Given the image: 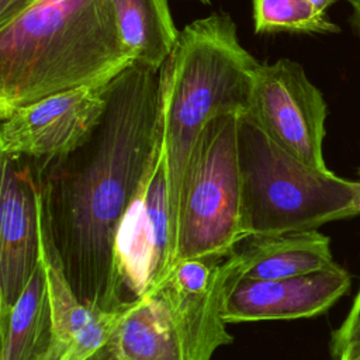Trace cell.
Wrapping results in <instances>:
<instances>
[{
	"label": "cell",
	"mask_w": 360,
	"mask_h": 360,
	"mask_svg": "<svg viewBox=\"0 0 360 360\" xmlns=\"http://www.w3.org/2000/svg\"><path fill=\"white\" fill-rule=\"evenodd\" d=\"M163 155L159 73L134 62L107 86L105 110L75 150L38 160L41 205L65 276L77 298L103 311L125 298L120 225Z\"/></svg>",
	"instance_id": "6da1fadb"
},
{
	"label": "cell",
	"mask_w": 360,
	"mask_h": 360,
	"mask_svg": "<svg viewBox=\"0 0 360 360\" xmlns=\"http://www.w3.org/2000/svg\"><path fill=\"white\" fill-rule=\"evenodd\" d=\"M132 63L111 0H39L0 27V120L56 93L108 84Z\"/></svg>",
	"instance_id": "7a4b0ae2"
},
{
	"label": "cell",
	"mask_w": 360,
	"mask_h": 360,
	"mask_svg": "<svg viewBox=\"0 0 360 360\" xmlns=\"http://www.w3.org/2000/svg\"><path fill=\"white\" fill-rule=\"evenodd\" d=\"M260 62L248 52L226 13L186 25L159 70L163 159L174 232L181 181L205 125L218 115L249 110Z\"/></svg>",
	"instance_id": "3957f363"
},
{
	"label": "cell",
	"mask_w": 360,
	"mask_h": 360,
	"mask_svg": "<svg viewBox=\"0 0 360 360\" xmlns=\"http://www.w3.org/2000/svg\"><path fill=\"white\" fill-rule=\"evenodd\" d=\"M238 148L250 236L312 231L360 214L357 181L294 158L246 114L238 118Z\"/></svg>",
	"instance_id": "277c9868"
},
{
	"label": "cell",
	"mask_w": 360,
	"mask_h": 360,
	"mask_svg": "<svg viewBox=\"0 0 360 360\" xmlns=\"http://www.w3.org/2000/svg\"><path fill=\"white\" fill-rule=\"evenodd\" d=\"M236 114L211 120L191 153L180 188L176 260L225 256L249 229L238 148Z\"/></svg>",
	"instance_id": "5b68a950"
},
{
	"label": "cell",
	"mask_w": 360,
	"mask_h": 360,
	"mask_svg": "<svg viewBox=\"0 0 360 360\" xmlns=\"http://www.w3.org/2000/svg\"><path fill=\"white\" fill-rule=\"evenodd\" d=\"M250 266L252 257L240 243L225 256L177 260L158 287L155 292L167 307L187 360H211L221 346L233 342L224 311Z\"/></svg>",
	"instance_id": "8992f818"
},
{
	"label": "cell",
	"mask_w": 360,
	"mask_h": 360,
	"mask_svg": "<svg viewBox=\"0 0 360 360\" xmlns=\"http://www.w3.org/2000/svg\"><path fill=\"white\" fill-rule=\"evenodd\" d=\"M246 115L294 158L328 169L322 149L328 105L298 62L281 58L257 66Z\"/></svg>",
	"instance_id": "52a82bcc"
},
{
	"label": "cell",
	"mask_w": 360,
	"mask_h": 360,
	"mask_svg": "<svg viewBox=\"0 0 360 360\" xmlns=\"http://www.w3.org/2000/svg\"><path fill=\"white\" fill-rule=\"evenodd\" d=\"M176 260L165 159L143 181L117 235V264L128 302L158 290Z\"/></svg>",
	"instance_id": "ba28073f"
},
{
	"label": "cell",
	"mask_w": 360,
	"mask_h": 360,
	"mask_svg": "<svg viewBox=\"0 0 360 360\" xmlns=\"http://www.w3.org/2000/svg\"><path fill=\"white\" fill-rule=\"evenodd\" d=\"M107 86H87L44 97L1 120L0 153L51 160L80 146L98 124Z\"/></svg>",
	"instance_id": "9c48e42d"
},
{
	"label": "cell",
	"mask_w": 360,
	"mask_h": 360,
	"mask_svg": "<svg viewBox=\"0 0 360 360\" xmlns=\"http://www.w3.org/2000/svg\"><path fill=\"white\" fill-rule=\"evenodd\" d=\"M0 315L18 300L41 259L38 160L0 153Z\"/></svg>",
	"instance_id": "30bf717a"
},
{
	"label": "cell",
	"mask_w": 360,
	"mask_h": 360,
	"mask_svg": "<svg viewBox=\"0 0 360 360\" xmlns=\"http://www.w3.org/2000/svg\"><path fill=\"white\" fill-rule=\"evenodd\" d=\"M350 283V274L339 264L287 278L242 277L228 298L224 321L240 323L312 318L346 295Z\"/></svg>",
	"instance_id": "8fae6325"
},
{
	"label": "cell",
	"mask_w": 360,
	"mask_h": 360,
	"mask_svg": "<svg viewBox=\"0 0 360 360\" xmlns=\"http://www.w3.org/2000/svg\"><path fill=\"white\" fill-rule=\"evenodd\" d=\"M41 259L48 278L52 340L46 360H87L110 339L127 308L103 311L83 304L72 290L41 205Z\"/></svg>",
	"instance_id": "7c38bea8"
},
{
	"label": "cell",
	"mask_w": 360,
	"mask_h": 360,
	"mask_svg": "<svg viewBox=\"0 0 360 360\" xmlns=\"http://www.w3.org/2000/svg\"><path fill=\"white\" fill-rule=\"evenodd\" d=\"M107 345L118 360H187L167 307L156 292L127 305Z\"/></svg>",
	"instance_id": "4fadbf2b"
},
{
	"label": "cell",
	"mask_w": 360,
	"mask_h": 360,
	"mask_svg": "<svg viewBox=\"0 0 360 360\" xmlns=\"http://www.w3.org/2000/svg\"><path fill=\"white\" fill-rule=\"evenodd\" d=\"M252 257L245 277L276 280L328 269L335 263L330 239L318 229L253 235L242 242Z\"/></svg>",
	"instance_id": "5bb4252c"
},
{
	"label": "cell",
	"mask_w": 360,
	"mask_h": 360,
	"mask_svg": "<svg viewBox=\"0 0 360 360\" xmlns=\"http://www.w3.org/2000/svg\"><path fill=\"white\" fill-rule=\"evenodd\" d=\"M0 360H46L52 312L42 259L15 304L0 315Z\"/></svg>",
	"instance_id": "9a60e30c"
},
{
	"label": "cell",
	"mask_w": 360,
	"mask_h": 360,
	"mask_svg": "<svg viewBox=\"0 0 360 360\" xmlns=\"http://www.w3.org/2000/svg\"><path fill=\"white\" fill-rule=\"evenodd\" d=\"M118 32L134 62L159 73L177 44L169 0H111Z\"/></svg>",
	"instance_id": "2e32d148"
},
{
	"label": "cell",
	"mask_w": 360,
	"mask_h": 360,
	"mask_svg": "<svg viewBox=\"0 0 360 360\" xmlns=\"http://www.w3.org/2000/svg\"><path fill=\"white\" fill-rule=\"evenodd\" d=\"M253 24L257 34L340 32V27L325 11H319L308 0H253Z\"/></svg>",
	"instance_id": "e0dca14e"
},
{
	"label": "cell",
	"mask_w": 360,
	"mask_h": 360,
	"mask_svg": "<svg viewBox=\"0 0 360 360\" xmlns=\"http://www.w3.org/2000/svg\"><path fill=\"white\" fill-rule=\"evenodd\" d=\"M329 346L333 360H340L343 356L360 349V287L346 318L333 330Z\"/></svg>",
	"instance_id": "ac0fdd59"
},
{
	"label": "cell",
	"mask_w": 360,
	"mask_h": 360,
	"mask_svg": "<svg viewBox=\"0 0 360 360\" xmlns=\"http://www.w3.org/2000/svg\"><path fill=\"white\" fill-rule=\"evenodd\" d=\"M39 0H0V27L6 25Z\"/></svg>",
	"instance_id": "d6986e66"
},
{
	"label": "cell",
	"mask_w": 360,
	"mask_h": 360,
	"mask_svg": "<svg viewBox=\"0 0 360 360\" xmlns=\"http://www.w3.org/2000/svg\"><path fill=\"white\" fill-rule=\"evenodd\" d=\"M350 6V18H349V22H350V27L353 30V32L360 37V0H346Z\"/></svg>",
	"instance_id": "ffe728a7"
},
{
	"label": "cell",
	"mask_w": 360,
	"mask_h": 360,
	"mask_svg": "<svg viewBox=\"0 0 360 360\" xmlns=\"http://www.w3.org/2000/svg\"><path fill=\"white\" fill-rule=\"evenodd\" d=\"M87 360H118L117 356L114 354V352L111 350V347L105 343L101 349H98L90 359Z\"/></svg>",
	"instance_id": "44dd1931"
},
{
	"label": "cell",
	"mask_w": 360,
	"mask_h": 360,
	"mask_svg": "<svg viewBox=\"0 0 360 360\" xmlns=\"http://www.w3.org/2000/svg\"><path fill=\"white\" fill-rule=\"evenodd\" d=\"M315 8H318L319 11H325L328 10V7H330L332 4H335L338 0H308Z\"/></svg>",
	"instance_id": "7402d4cb"
},
{
	"label": "cell",
	"mask_w": 360,
	"mask_h": 360,
	"mask_svg": "<svg viewBox=\"0 0 360 360\" xmlns=\"http://www.w3.org/2000/svg\"><path fill=\"white\" fill-rule=\"evenodd\" d=\"M340 360H360V349L353 352V353H349V354L343 356Z\"/></svg>",
	"instance_id": "603a6c76"
},
{
	"label": "cell",
	"mask_w": 360,
	"mask_h": 360,
	"mask_svg": "<svg viewBox=\"0 0 360 360\" xmlns=\"http://www.w3.org/2000/svg\"><path fill=\"white\" fill-rule=\"evenodd\" d=\"M357 173H359V177H360V167H359ZM357 190H359V207H360V179L357 180Z\"/></svg>",
	"instance_id": "cb8c5ba5"
},
{
	"label": "cell",
	"mask_w": 360,
	"mask_h": 360,
	"mask_svg": "<svg viewBox=\"0 0 360 360\" xmlns=\"http://www.w3.org/2000/svg\"><path fill=\"white\" fill-rule=\"evenodd\" d=\"M195 1H198V3H202V4H210V0H195Z\"/></svg>",
	"instance_id": "d4e9b609"
}]
</instances>
